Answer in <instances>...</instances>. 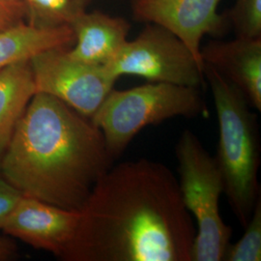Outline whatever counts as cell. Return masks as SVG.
<instances>
[{"label":"cell","instance_id":"6da1fadb","mask_svg":"<svg viewBox=\"0 0 261 261\" xmlns=\"http://www.w3.org/2000/svg\"><path fill=\"white\" fill-rule=\"evenodd\" d=\"M196 228L176 176L148 159L112 166L80 210L62 261H192Z\"/></svg>","mask_w":261,"mask_h":261},{"label":"cell","instance_id":"7a4b0ae2","mask_svg":"<svg viewBox=\"0 0 261 261\" xmlns=\"http://www.w3.org/2000/svg\"><path fill=\"white\" fill-rule=\"evenodd\" d=\"M113 162L90 118L36 92L16 124L0 174L22 196L80 211Z\"/></svg>","mask_w":261,"mask_h":261},{"label":"cell","instance_id":"3957f363","mask_svg":"<svg viewBox=\"0 0 261 261\" xmlns=\"http://www.w3.org/2000/svg\"><path fill=\"white\" fill-rule=\"evenodd\" d=\"M203 73L213 94L219 123L215 160L224 181V193L245 227L260 196L257 179L260 142L256 116L241 91L213 67L204 64Z\"/></svg>","mask_w":261,"mask_h":261},{"label":"cell","instance_id":"277c9868","mask_svg":"<svg viewBox=\"0 0 261 261\" xmlns=\"http://www.w3.org/2000/svg\"><path fill=\"white\" fill-rule=\"evenodd\" d=\"M206 112L199 88L148 83L126 90L112 89L91 120L102 132L108 152L115 160L145 127Z\"/></svg>","mask_w":261,"mask_h":261},{"label":"cell","instance_id":"5b68a950","mask_svg":"<svg viewBox=\"0 0 261 261\" xmlns=\"http://www.w3.org/2000/svg\"><path fill=\"white\" fill-rule=\"evenodd\" d=\"M175 153L182 199L196 221L192 261L224 260L232 229L220 213L224 181L215 157L191 130L181 134Z\"/></svg>","mask_w":261,"mask_h":261},{"label":"cell","instance_id":"8992f818","mask_svg":"<svg viewBox=\"0 0 261 261\" xmlns=\"http://www.w3.org/2000/svg\"><path fill=\"white\" fill-rule=\"evenodd\" d=\"M107 68L112 75L141 76L150 83L199 88L204 84L202 65L174 33L148 23L134 41H127Z\"/></svg>","mask_w":261,"mask_h":261},{"label":"cell","instance_id":"52a82bcc","mask_svg":"<svg viewBox=\"0 0 261 261\" xmlns=\"http://www.w3.org/2000/svg\"><path fill=\"white\" fill-rule=\"evenodd\" d=\"M69 48L47 49L30 59L35 90L56 97L91 119L118 79L106 65L72 57Z\"/></svg>","mask_w":261,"mask_h":261},{"label":"cell","instance_id":"ba28073f","mask_svg":"<svg viewBox=\"0 0 261 261\" xmlns=\"http://www.w3.org/2000/svg\"><path fill=\"white\" fill-rule=\"evenodd\" d=\"M222 0H134V18L147 23H157L180 38L196 59L200 56L201 39L205 35H223L228 21L218 13Z\"/></svg>","mask_w":261,"mask_h":261},{"label":"cell","instance_id":"9c48e42d","mask_svg":"<svg viewBox=\"0 0 261 261\" xmlns=\"http://www.w3.org/2000/svg\"><path fill=\"white\" fill-rule=\"evenodd\" d=\"M80 211H70L36 198L22 196L3 225L2 231L51 252L58 258L72 240Z\"/></svg>","mask_w":261,"mask_h":261},{"label":"cell","instance_id":"30bf717a","mask_svg":"<svg viewBox=\"0 0 261 261\" xmlns=\"http://www.w3.org/2000/svg\"><path fill=\"white\" fill-rule=\"evenodd\" d=\"M203 64L236 86L250 107L261 111V38L212 41L200 48Z\"/></svg>","mask_w":261,"mask_h":261},{"label":"cell","instance_id":"8fae6325","mask_svg":"<svg viewBox=\"0 0 261 261\" xmlns=\"http://www.w3.org/2000/svg\"><path fill=\"white\" fill-rule=\"evenodd\" d=\"M75 35V46L69 55L94 65H107L128 41L130 23L120 17L99 11L82 12L70 24Z\"/></svg>","mask_w":261,"mask_h":261},{"label":"cell","instance_id":"7c38bea8","mask_svg":"<svg viewBox=\"0 0 261 261\" xmlns=\"http://www.w3.org/2000/svg\"><path fill=\"white\" fill-rule=\"evenodd\" d=\"M74 43L75 35L70 25L44 28L20 22L0 32V70L30 60L47 49L71 47Z\"/></svg>","mask_w":261,"mask_h":261},{"label":"cell","instance_id":"4fadbf2b","mask_svg":"<svg viewBox=\"0 0 261 261\" xmlns=\"http://www.w3.org/2000/svg\"><path fill=\"white\" fill-rule=\"evenodd\" d=\"M35 93L30 60L0 70V165L16 124Z\"/></svg>","mask_w":261,"mask_h":261},{"label":"cell","instance_id":"5bb4252c","mask_svg":"<svg viewBox=\"0 0 261 261\" xmlns=\"http://www.w3.org/2000/svg\"><path fill=\"white\" fill-rule=\"evenodd\" d=\"M28 23L38 28L70 25L75 17L85 11L88 0H23Z\"/></svg>","mask_w":261,"mask_h":261},{"label":"cell","instance_id":"9a60e30c","mask_svg":"<svg viewBox=\"0 0 261 261\" xmlns=\"http://www.w3.org/2000/svg\"><path fill=\"white\" fill-rule=\"evenodd\" d=\"M245 233L235 244H229L224 261L261 260V197L253 208L250 221L244 227Z\"/></svg>","mask_w":261,"mask_h":261},{"label":"cell","instance_id":"2e32d148","mask_svg":"<svg viewBox=\"0 0 261 261\" xmlns=\"http://www.w3.org/2000/svg\"><path fill=\"white\" fill-rule=\"evenodd\" d=\"M225 17L232 24L236 37L261 38V0H236Z\"/></svg>","mask_w":261,"mask_h":261},{"label":"cell","instance_id":"e0dca14e","mask_svg":"<svg viewBox=\"0 0 261 261\" xmlns=\"http://www.w3.org/2000/svg\"><path fill=\"white\" fill-rule=\"evenodd\" d=\"M27 19L23 0H0V32L13 28Z\"/></svg>","mask_w":261,"mask_h":261},{"label":"cell","instance_id":"ac0fdd59","mask_svg":"<svg viewBox=\"0 0 261 261\" xmlns=\"http://www.w3.org/2000/svg\"><path fill=\"white\" fill-rule=\"evenodd\" d=\"M22 194L0 174V231Z\"/></svg>","mask_w":261,"mask_h":261},{"label":"cell","instance_id":"d6986e66","mask_svg":"<svg viewBox=\"0 0 261 261\" xmlns=\"http://www.w3.org/2000/svg\"><path fill=\"white\" fill-rule=\"evenodd\" d=\"M17 246L4 236L0 235V261L10 260L16 256Z\"/></svg>","mask_w":261,"mask_h":261},{"label":"cell","instance_id":"ffe728a7","mask_svg":"<svg viewBox=\"0 0 261 261\" xmlns=\"http://www.w3.org/2000/svg\"><path fill=\"white\" fill-rule=\"evenodd\" d=\"M88 1H90V0H88Z\"/></svg>","mask_w":261,"mask_h":261}]
</instances>
